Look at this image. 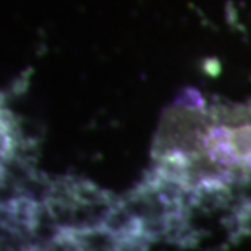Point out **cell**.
Listing matches in <instances>:
<instances>
[{"label":"cell","mask_w":251,"mask_h":251,"mask_svg":"<svg viewBox=\"0 0 251 251\" xmlns=\"http://www.w3.org/2000/svg\"><path fill=\"white\" fill-rule=\"evenodd\" d=\"M152 154L164 175L186 183L251 180V105L185 94L162 117Z\"/></svg>","instance_id":"cell-1"}]
</instances>
